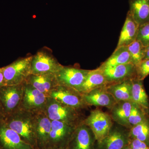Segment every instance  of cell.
<instances>
[{"label": "cell", "instance_id": "obj_1", "mask_svg": "<svg viewBox=\"0 0 149 149\" xmlns=\"http://www.w3.org/2000/svg\"><path fill=\"white\" fill-rule=\"evenodd\" d=\"M4 122L9 128L16 132L24 142L35 149H38L34 114L19 109L6 117Z\"/></svg>", "mask_w": 149, "mask_h": 149}, {"label": "cell", "instance_id": "obj_2", "mask_svg": "<svg viewBox=\"0 0 149 149\" xmlns=\"http://www.w3.org/2000/svg\"><path fill=\"white\" fill-rule=\"evenodd\" d=\"M78 110L48 97L45 112L51 120L61 121L76 127L83 123Z\"/></svg>", "mask_w": 149, "mask_h": 149}, {"label": "cell", "instance_id": "obj_3", "mask_svg": "<svg viewBox=\"0 0 149 149\" xmlns=\"http://www.w3.org/2000/svg\"><path fill=\"white\" fill-rule=\"evenodd\" d=\"M32 56L19 58L2 67L6 85H21L31 74Z\"/></svg>", "mask_w": 149, "mask_h": 149}, {"label": "cell", "instance_id": "obj_4", "mask_svg": "<svg viewBox=\"0 0 149 149\" xmlns=\"http://www.w3.org/2000/svg\"><path fill=\"white\" fill-rule=\"evenodd\" d=\"M63 65L58 61L47 48L40 50L32 56L31 64V74H56Z\"/></svg>", "mask_w": 149, "mask_h": 149}, {"label": "cell", "instance_id": "obj_5", "mask_svg": "<svg viewBox=\"0 0 149 149\" xmlns=\"http://www.w3.org/2000/svg\"><path fill=\"white\" fill-rule=\"evenodd\" d=\"M23 93L19 109L33 114L45 112L48 97L24 82Z\"/></svg>", "mask_w": 149, "mask_h": 149}, {"label": "cell", "instance_id": "obj_6", "mask_svg": "<svg viewBox=\"0 0 149 149\" xmlns=\"http://www.w3.org/2000/svg\"><path fill=\"white\" fill-rule=\"evenodd\" d=\"M23 93V84L0 88V103L5 118L19 109Z\"/></svg>", "mask_w": 149, "mask_h": 149}, {"label": "cell", "instance_id": "obj_7", "mask_svg": "<svg viewBox=\"0 0 149 149\" xmlns=\"http://www.w3.org/2000/svg\"><path fill=\"white\" fill-rule=\"evenodd\" d=\"M84 123L92 130L97 142H100L106 137L111 129L109 116L99 110L91 112Z\"/></svg>", "mask_w": 149, "mask_h": 149}, {"label": "cell", "instance_id": "obj_8", "mask_svg": "<svg viewBox=\"0 0 149 149\" xmlns=\"http://www.w3.org/2000/svg\"><path fill=\"white\" fill-rule=\"evenodd\" d=\"M51 121L52 127L48 147L65 149L77 127L61 121Z\"/></svg>", "mask_w": 149, "mask_h": 149}, {"label": "cell", "instance_id": "obj_9", "mask_svg": "<svg viewBox=\"0 0 149 149\" xmlns=\"http://www.w3.org/2000/svg\"><path fill=\"white\" fill-rule=\"evenodd\" d=\"M89 71L90 70L63 66L56 75L59 85L78 92Z\"/></svg>", "mask_w": 149, "mask_h": 149}, {"label": "cell", "instance_id": "obj_10", "mask_svg": "<svg viewBox=\"0 0 149 149\" xmlns=\"http://www.w3.org/2000/svg\"><path fill=\"white\" fill-rule=\"evenodd\" d=\"M95 136L84 123L77 126L65 149H96Z\"/></svg>", "mask_w": 149, "mask_h": 149}, {"label": "cell", "instance_id": "obj_11", "mask_svg": "<svg viewBox=\"0 0 149 149\" xmlns=\"http://www.w3.org/2000/svg\"><path fill=\"white\" fill-rule=\"evenodd\" d=\"M50 97L61 103L79 110L85 106L83 94L77 91L64 86L58 85L51 93Z\"/></svg>", "mask_w": 149, "mask_h": 149}, {"label": "cell", "instance_id": "obj_12", "mask_svg": "<svg viewBox=\"0 0 149 149\" xmlns=\"http://www.w3.org/2000/svg\"><path fill=\"white\" fill-rule=\"evenodd\" d=\"M99 68L103 73L108 85L137 78L136 66L131 63Z\"/></svg>", "mask_w": 149, "mask_h": 149}, {"label": "cell", "instance_id": "obj_13", "mask_svg": "<svg viewBox=\"0 0 149 149\" xmlns=\"http://www.w3.org/2000/svg\"><path fill=\"white\" fill-rule=\"evenodd\" d=\"M0 149H35L4 122L0 123Z\"/></svg>", "mask_w": 149, "mask_h": 149}, {"label": "cell", "instance_id": "obj_14", "mask_svg": "<svg viewBox=\"0 0 149 149\" xmlns=\"http://www.w3.org/2000/svg\"><path fill=\"white\" fill-rule=\"evenodd\" d=\"M34 114L35 131L38 149L47 148L52 127V121L45 112Z\"/></svg>", "mask_w": 149, "mask_h": 149}, {"label": "cell", "instance_id": "obj_15", "mask_svg": "<svg viewBox=\"0 0 149 149\" xmlns=\"http://www.w3.org/2000/svg\"><path fill=\"white\" fill-rule=\"evenodd\" d=\"M129 133L119 129H111L106 137L97 142L96 149H123L129 145Z\"/></svg>", "mask_w": 149, "mask_h": 149}, {"label": "cell", "instance_id": "obj_16", "mask_svg": "<svg viewBox=\"0 0 149 149\" xmlns=\"http://www.w3.org/2000/svg\"><path fill=\"white\" fill-rule=\"evenodd\" d=\"M25 83L49 97L51 93L58 86L55 74H29Z\"/></svg>", "mask_w": 149, "mask_h": 149}, {"label": "cell", "instance_id": "obj_17", "mask_svg": "<svg viewBox=\"0 0 149 149\" xmlns=\"http://www.w3.org/2000/svg\"><path fill=\"white\" fill-rule=\"evenodd\" d=\"M105 87L98 88L89 93L83 94V100L85 104L109 108L114 106L117 101L107 91Z\"/></svg>", "mask_w": 149, "mask_h": 149}, {"label": "cell", "instance_id": "obj_18", "mask_svg": "<svg viewBox=\"0 0 149 149\" xmlns=\"http://www.w3.org/2000/svg\"><path fill=\"white\" fill-rule=\"evenodd\" d=\"M139 27V24L128 12L116 48L128 46L137 40Z\"/></svg>", "mask_w": 149, "mask_h": 149}, {"label": "cell", "instance_id": "obj_19", "mask_svg": "<svg viewBox=\"0 0 149 149\" xmlns=\"http://www.w3.org/2000/svg\"><path fill=\"white\" fill-rule=\"evenodd\" d=\"M108 85V83L100 68L90 70L78 92L86 94L98 88L106 87Z\"/></svg>", "mask_w": 149, "mask_h": 149}, {"label": "cell", "instance_id": "obj_20", "mask_svg": "<svg viewBox=\"0 0 149 149\" xmlns=\"http://www.w3.org/2000/svg\"><path fill=\"white\" fill-rule=\"evenodd\" d=\"M128 12L139 26L149 22V0H129Z\"/></svg>", "mask_w": 149, "mask_h": 149}, {"label": "cell", "instance_id": "obj_21", "mask_svg": "<svg viewBox=\"0 0 149 149\" xmlns=\"http://www.w3.org/2000/svg\"><path fill=\"white\" fill-rule=\"evenodd\" d=\"M106 89L117 102H132L131 80L111 84Z\"/></svg>", "mask_w": 149, "mask_h": 149}, {"label": "cell", "instance_id": "obj_22", "mask_svg": "<svg viewBox=\"0 0 149 149\" xmlns=\"http://www.w3.org/2000/svg\"><path fill=\"white\" fill-rule=\"evenodd\" d=\"M129 63H131V58L128 47L123 46L116 48L111 55L100 67H111Z\"/></svg>", "mask_w": 149, "mask_h": 149}, {"label": "cell", "instance_id": "obj_23", "mask_svg": "<svg viewBox=\"0 0 149 149\" xmlns=\"http://www.w3.org/2000/svg\"><path fill=\"white\" fill-rule=\"evenodd\" d=\"M142 81L137 78L131 80L132 102L139 106L148 109L149 107L148 99Z\"/></svg>", "mask_w": 149, "mask_h": 149}, {"label": "cell", "instance_id": "obj_24", "mask_svg": "<svg viewBox=\"0 0 149 149\" xmlns=\"http://www.w3.org/2000/svg\"><path fill=\"white\" fill-rule=\"evenodd\" d=\"M115 104L112 111V116L113 120L122 125L129 124L128 119L132 109L133 102L121 101Z\"/></svg>", "mask_w": 149, "mask_h": 149}, {"label": "cell", "instance_id": "obj_25", "mask_svg": "<svg viewBox=\"0 0 149 149\" xmlns=\"http://www.w3.org/2000/svg\"><path fill=\"white\" fill-rule=\"evenodd\" d=\"M130 139H137L149 146V124L145 120L132 128L129 133Z\"/></svg>", "mask_w": 149, "mask_h": 149}, {"label": "cell", "instance_id": "obj_26", "mask_svg": "<svg viewBox=\"0 0 149 149\" xmlns=\"http://www.w3.org/2000/svg\"><path fill=\"white\" fill-rule=\"evenodd\" d=\"M127 47L131 58V63L136 66L144 59L146 47L137 40Z\"/></svg>", "mask_w": 149, "mask_h": 149}, {"label": "cell", "instance_id": "obj_27", "mask_svg": "<svg viewBox=\"0 0 149 149\" xmlns=\"http://www.w3.org/2000/svg\"><path fill=\"white\" fill-rule=\"evenodd\" d=\"M145 120L139 106L133 102L132 109L128 119L129 124L134 126Z\"/></svg>", "mask_w": 149, "mask_h": 149}, {"label": "cell", "instance_id": "obj_28", "mask_svg": "<svg viewBox=\"0 0 149 149\" xmlns=\"http://www.w3.org/2000/svg\"><path fill=\"white\" fill-rule=\"evenodd\" d=\"M136 77L143 80L149 74V59L143 60L136 66Z\"/></svg>", "mask_w": 149, "mask_h": 149}, {"label": "cell", "instance_id": "obj_29", "mask_svg": "<svg viewBox=\"0 0 149 149\" xmlns=\"http://www.w3.org/2000/svg\"><path fill=\"white\" fill-rule=\"evenodd\" d=\"M145 47L149 45V22L139 26L137 40Z\"/></svg>", "mask_w": 149, "mask_h": 149}, {"label": "cell", "instance_id": "obj_30", "mask_svg": "<svg viewBox=\"0 0 149 149\" xmlns=\"http://www.w3.org/2000/svg\"><path fill=\"white\" fill-rule=\"evenodd\" d=\"M129 145L132 149H149L146 143L137 139H130Z\"/></svg>", "mask_w": 149, "mask_h": 149}, {"label": "cell", "instance_id": "obj_31", "mask_svg": "<svg viewBox=\"0 0 149 149\" xmlns=\"http://www.w3.org/2000/svg\"><path fill=\"white\" fill-rule=\"evenodd\" d=\"M4 78L3 73V68H0V88L5 86Z\"/></svg>", "mask_w": 149, "mask_h": 149}, {"label": "cell", "instance_id": "obj_32", "mask_svg": "<svg viewBox=\"0 0 149 149\" xmlns=\"http://www.w3.org/2000/svg\"><path fill=\"white\" fill-rule=\"evenodd\" d=\"M5 118V117L3 111L2 107L0 103V123L4 121Z\"/></svg>", "mask_w": 149, "mask_h": 149}, {"label": "cell", "instance_id": "obj_33", "mask_svg": "<svg viewBox=\"0 0 149 149\" xmlns=\"http://www.w3.org/2000/svg\"><path fill=\"white\" fill-rule=\"evenodd\" d=\"M147 59H149V45L146 47L145 57L143 60Z\"/></svg>", "mask_w": 149, "mask_h": 149}, {"label": "cell", "instance_id": "obj_34", "mask_svg": "<svg viewBox=\"0 0 149 149\" xmlns=\"http://www.w3.org/2000/svg\"><path fill=\"white\" fill-rule=\"evenodd\" d=\"M45 149H65L62 148H54V147H47Z\"/></svg>", "mask_w": 149, "mask_h": 149}, {"label": "cell", "instance_id": "obj_35", "mask_svg": "<svg viewBox=\"0 0 149 149\" xmlns=\"http://www.w3.org/2000/svg\"><path fill=\"white\" fill-rule=\"evenodd\" d=\"M123 149H132L131 148H130V146H129V145H128V146H126L124 147Z\"/></svg>", "mask_w": 149, "mask_h": 149}, {"label": "cell", "instance_id": "obj_36", "mask_svg": "<svg viewBox=\"0 0 149 149\" xmlns=\"http://www.w3.org/2000/svg\"></svg>", "mask_w": 149, "mask_h": 149}]
</instances>
